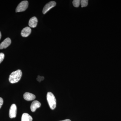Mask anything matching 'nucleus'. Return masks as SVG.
Here are the masks:
<instances>
[{
  "label": "nucleus",
  "mask_w": 121,
  "mask_h": 121,
  "mask_svg": "<svg viewBox=\"0 0 121 121\" xmlns=\"http://www.w3.org/2000/svg\"><path fill=\"white\" fill-rule=\"evenodd\" d=\"M22 72L21 70H17L12 72L9 78V80L11 83H15L19 82L22 77Z\"/></svg>",
  "instance_id": "nucleus-1"
},
{
  "label": "nucleus",
  "mask_w": 121,
  "mask_h": 121,
  "mask_svg": "<svg viewBox=\"0 0 121 121\" xmlns=\"http://www.w3.org/2000/svg\"><path fill=\"white\" fill-rule=\"evenodd\" d=\"M47 98L50 108L51 109H54L56 107V100L54 94L51 92H48Z\"/></svg>",
  "instance_id": "nucleus-2"
},
{
  "label": "nucleus",
  "mask_w": 121,
  "mask_h": 121,
  "mask_svg": "<svg viewBox=\"0 0 121 121\" xmlns=\"http://www.w3.org/2000/svg\"><path fill=\"white\" fill-rule=\"evenodd\" d=\"M28 7V2L27 1H23L18 5L16 9V12H24L27 9Z\"/></svg>",
  "instance_id": "nucleus-3"
},
{
  "label": "nucleus",
  "mask_w": 121,
  "mask_h": 121,
  "mask_svg": "<svg viewBox=\"0 0 121 121\" xmlns=\"http://www.w3.org/2000/svg\"><path fill=\"white\" fill-rule=\"evenodd\" d=\"M56 3L54 1H51L48 2L45 5L44 7L43 10V13L45 14L48 12L52 8H54L56 5Z\"/></svg>",
  "instance_id": "nucleus-4"
},
{
  "label": "nucleus",
  "mask_w": 121,
  "mask_h": 121,
  "mask_svg": "<svg viewBox=\"0 0 121 121\" xmlns=\"http://www.w3.org/2000/svg\"><path fill=\"white\" fill-rule=\"evenodd\" d=\"M17 108L15 104H12L9 111V117L10 118H12L16 117Z\"/></svg>",
  "instance_id": "nucleus-5"
},
{
  "label": "nucleus",
  "mask_w": 121,
  "mask_h": 121,
  "mask_svg": "<svg viewBox=\"0 0 121 121\" xmlns=\"http://www.w3.org/2000/svg\"><path fill=\"white\" fill-rule=\"evenodd\" d=\"M11 43V40L10 38H7L0 44V49L1 50L4 48H7L10 45Z\"/></svg>",
  "instance_id": "nucleus-6"
},
{
  "label": "nucleus",
  "mask_w": 121,
  "mask_h": 121,
  "mask_svg": "<svg viewBox=\"0 0 121 121\" xmlns=\"http://www.w3.org/2000/svg\"><path fill=\"white\" fill-rule=\"evenodd\" d=\"M41 105V103L39 101L36 100L33 101L31 103L30 106L31 111L33 112H35L36 109L40 107Z\"/></svg>",
  "instance_id": "nucleus-7"
},
{
  "label": "nucleus",
  "mask_w": 121,
  "mask_h": 121,
  "mask_svg": "<svg viewBox=\"0 0 121 121\" xmlns=\"http://www.w3.org/2000/svg\"><path fill=\"white\" fill-rule=\"evenodd\" d=\"M31 32V29L29 27H27L23 29L21 31V35L23 37L28 36Z\"/></svg>",
  "instance_id": "nucleus-8"
},
{
  "label": "nucleus",
  "mask_w": 121,
  "mask_h": 121,
  "mask_svg": "<svg viewBox=\"0 0 121 121\" xmlns=\"http://www.w3.org/2000/svg\"><path fill=\"white\" fill-rule=\"evenodd\" d=\"M24 99L26 101H30L34 100L35 99V95L33 94L28 92L24 93L23 95Z\"/></svg>",
  "instance_id": "nucleus-9"
},
{
  "label": "nucleus",
  "mask_w": 121,
  "mask_h": 121,
  "mask_svg": "<svg viewBox=\"0 0 121 121\" xmlns=\"http://www.w3.org/2000/svg\"><path fill=\"white\" fill-rule=\"evenodd\" d=\"M38 23V20L35 17H33L29 20V25L31 27L34 28L37 26Z\"/></svg>",
  "instance_id": "nucleus-10"
},
{
  "label": "nucleus",
  "mask_w": 121,
  "mask_h": 121,
  "mask_svg": "<svg viewBox=\"0 0 121 121\" xmlns=\"http://www.w3.org/2000/svg\"><path fill=\"white\" fill-rule=\"evenodd\" d=\"M33 118L30 115L27 113H24L22 114L21 121H32Z\"/></svg>",
  "instance_id": "nucleus-11"
},
{
  "label": "nucleus",
  "mask_w": 121,
  "mask_h": 121,
  "mask_svg": "<svg viewBox=\"0 0 121 121\" xmlns=\"http://www.w3.org/2000/svg\"><path fill=\"white\" fill-rule=\"evenodd\" d=\"M80 3L82 7H86L88 5V0H82L80 1Z\"/></svg>",
  "instance_id": "nucleus-12"
},
{
  "label": "nucleus",
  "mask_w": 121,
  "mask_h": 121,
  "mask_svg": "<svg viewBox=\"0 0 121 121\" xmlns=\"http://www.w3.org/2000/svg\"><path fill=\"white\" fill-rule=\"evenodd\" d=\"M80 0H74L73 1V6L76 8H78L79 7L80 4Z\"/></svg>",
  "instance_id": "nucleus-13"
},
{
  "label": "nucleus",
  "mask_w": 121,
  "mask_h": 121,
  "mask_svg": "<svg viewBox=\"0 0 121 121\" xmlns=\"http://www.w3.org/2000/svg\"><path fill=\"white\" fill-rule=\"evenodd\" d=\"M4 58V54L3 53H0V64L2 62Z\"/></svg>",
  "instance_id": "nucleus-14"
},
{
  "label": "nucleus",
  "mask_w": 121,
  "mask_h": 121,
  "mask_svg": "<svg viewBox=\"0 0 121 121\" xmlns=\"http://www.w3.org/2000/svg\"><path fill=\"white\" fill-rule=\"evenodd\" d=\"M44 79V78L43 77V76H41V77H39V76H38V78H37V80L38 81H39V82H41V81L42 80H43Z\"/></svg>",
  "instance_id": "nucleus-15"
},
{
  "label": "nucleus",
  "mask_w": 121,
  "mask_h": 121,
  "mask_svg": "<svg viewBox=\"0 0 121 121\" xmlns=\"http://www.w3.org/2000/svg\"><path fill=\"white\" fill-rule=\"evenodd\" d=\"M4 103V101L2 98L0 97V108H1L3 104Z\"/></svg>",
  "instance_id": "nucleus-16"
},
{
  "label": "nucleus",
  "mask_w": 121,
  "mask_h": 121,
  "mask_svg": "<svg viewBox=\"0 0 121 121\" xmlns=\"http://www.w3.org/2000/svg\"><path fill=\"white\" fill-rule=\"evenodd\" d=\"M71 121L69 119H66L65 120H63V121Z\"/></svg>",
  "instance_id": "nucleus-17"
},
{
  "label": "nucleus",
  "mask_w": 121,
  "mask_h": 121,
  "mask_svg": "<svg viewBox=\"0 0 121 121\" xmlns=\"http://www.w3.org/2000/svg\"><path fill=\"white\" fill-rule=\"evenodd\" d=\"M1 33L0 31V40L1 39Z\"/></svg>",
  "instance_id": "nucleus-18"
}]
</instances>
